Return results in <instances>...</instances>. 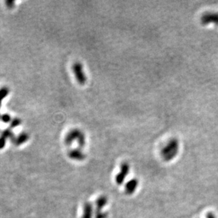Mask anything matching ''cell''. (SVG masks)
I'll return each mask as SVG.
<instances>
[{"label": "cell", "mask_w": 218, "mask_h": 218, "mask_svg": "<svg viewBox=\"0 0 218 218\" xmlns=\"http://www.w3.org/2000/svg\"><path fill=\"white\" fill-rule=\"evenodd\" d=\"M179 141L176 138L171 139L167 145L162 150L161 154L166 161H170L176 156L179 152Z\"/></svg>", "instance_id": "6da1fadb"}, {"label": "cell", "mask_w": 218, "mask_h": 218, "mask_svg": "<svg viewBox=\"0 0 218 218\" xmlns=\"http://www.w3.org/2000/svg\"><path fill=\"white\" fill-rule=\"evenodd\" d=\"M72 71L78 83L81 85H84L86 82V76L84 72L83 65L80 62H76L73 64Z\"/></svg>", "instance_id": "7a4b0ae2"}, {"label": "cell", "mask_w": 218, "mask_h": 218, "mask_svg": "<svg viewBox=\"0 0 218 218\" xmlns=\"http://www.w3.org/2000/svg\"><path fill=\"white\" fill-rule=\"evenodd\" d=\"M201 23L203 25L212 23L218 24V13L208 12L204 13L201 17Z\"/></svg>", "instance_id": "3957f363"}, {"label": "cell", "mask_w": 218, "mask_h": 218, "mask_svg": "<svg viewBox=\"0 0 218 218\" xmlns=\"http://www.w3.org/2000/svg\"><path fill=\"white\" fill-rule=\"evenodd\" d=\"M81 133H82V131L79 129H74L71 130L70 131L67 133L66 137L65 138V143H66L67 145H70V144H72L75 140H78V138L80 137Z\"/></svg>", "instance_id": "277c9868"}, {"label": "cell", "mask_w": 218, "mask_h": 218, "mask_svg": "<svg viewBox=\"0 0 218 218\" xmlns=\"http://www.w3.org/2000/svg\"><path fill=\"white\" fill-rule=\"evenodd\" d=\"M107 203V199L104 196H101L99 198H98L96 201V207L97 212L96 214V218H106L107 217V213H103L101 212V210Z\"/></svg>", "instance_id": "5b68a950"}, {"label": "cell", "mask_w": 218, "mask_h": 218, "mask_svg": "<svg viewBox=\"0 0 218 218\" xmlns=\"http://www.w3.org/2000/svg\"><path fill=\"white\" fill-rule=\"evenodd\" d=\"M130 167L129 165L126 162L122 163L121 165V172H120L118 176H116V182L118 184H121L123 182L124 179L125 178V176H127V174L129 172Z\"/></svg>", "instance_id": "8992f818"}, {"label": "cell", "mask_w": 218, "mask_h": 218, "mask_svg": "<svg viewBox=\"0 0 218 218\" xmlns=\"http://www.w3.org/2000/svg\"><path fill=\"white\" fill-rule=\"evenodd\" d=\"M68 156H69L71 159L75 160H83L85 158V155H84L82 152L80 151V150L75 149L72 150L69 152L68 153Z\"/></svg>", "instance_id": "52a82bcc"}, {"label": "cell", "mask_w": 218, "mask_h": 218, "mask_svg": "<svg viewBox=\"0 0 218 218\" xmlns=\"http://www.w3.org/2000/svg\"><path fill=\"white\" fill-rule=\"evenodd\" d=\"M29 139V135L26 133H21L18 135L17 137L14 138L13 141V143L16 146H20L21 144L26 143Z\"/></svg>", "instance_id": "ba28073f"}, {"label": "cell", "mask_w": 218, "mask_h": 218, "mask_svg": "<svg viewBox=\"0 0 218 218\" xmlns=\"http://www.w3.org/2000/svg\"><path fill=\"white\" fill-rule=\"evenodd\" d=\"M138 184V181L136 180V179H132V180H130L128 183L126 184V186H125V192L127 194H131L137 188V186Z\"/></svg>", "instance_id": "9c48e42d"}, {"label": "cell", "mask_w": 218, "mask_h": 218, "mask_svg": "<svg viewBox=\"0 0 218 218\" xmlns=\"http://www.w3.org/2000/svg\"><path fill=\"white\" fill-rule=\"evenodd\" d=\"M92 217V207L89 203H86L84 206V215L82 218H91Z\"/></svg>", "instance_id": "30bf717a"}, {"label": "cell", "mask_w": 218, "mask_h": 218, "mask_svg": "<svg viewBox=\"0 0 218 218\" xmlns=\"http://www.w3.org/2000/svg\"><path fill=\"white\" fill-rule=\"evenodd\" d=\"M9 93V90L7 87H2L0 88V107L2 105V102L5 97H6Z\"/></svg>", "instance_id": "8fae6325"}, {"label": "cell", "mask_w": 218, "mask_h": 218, "mask_svg": "<svg viewBox=\"0 0 218 218\" xmlns=\"http://www.w3.org/2000/svg\"><path fill=\"white\" fill-rule=\"evenodd\" d=\"M2 136H4L6 138H10L12 141L14 140V138H16L14 136L13 133L12 131V130H10L9 129H6L3 131V132L2 133Z\"/></svg>", "instance_id": "7c38bea8"}, {"label": "cell", "mask_w": 218, "mask_h": 218, "mask_svg": "<svg viewBox=\"0 0 218 218\" xmlns=\"http://www.w3.org/2000/svg\"><path fill=\"white\" fill-rule=\"evenodd\" d=\"M77 142L79 144V146L80 147V148H82V147L85 145L86 143V138H85V135H84V133L82 132L81 133V135L80 136V137H79Z\"/></svg>", "instance_id": "4fadbf2b"}, {"label": "cell", "mask_w": 218, "mask_h": 218, "mask_svg": "<svg viewBox=\"0 0 218 218\" xmlns=\"http://www.w3.org/2000/svg\"><path fill=\"white\" fill-rule=\"evenodd\" d=\"M21 124V120L20 119L14 118V119H12V121H11L10 126L12 128H16V127L19 126Z\"/></svg>", "instance_id": "5bb4252c"}, {"label": "cell", "mask_w": 218, "mask_h": 218, "mask_svg": "<svg viewBox=\"0 0 218 218\" xmlns=\"http://www.w3.org/2000/svg\"><path fill=\"white\" fill-rule=\"evenodd\" d=\"M1 120L4 123H9L12 121V117L8 114H4L1 116Z\"/></svg>", "instance_id": "9a60e30c"}, {"label": "cell", "mask_w": 218, "mask_h": 218, "mask_svg": "<svg viewBox=\"0 0 218 218\" xmlns=\"http://www.w3.org/2000/svg\"><path fill=\"white\" fill-rule=\"evenodd\" d=\"M6 140L7 138L3 136H0V149L4 148V147L5 146V144H6Z\"/></svg>", "instance_id": "2e32d148"}, {"label": "cell", "mask_w": 218, "mask_h": 218, "mask_svg": "<svg viewBox=\"0 0 218 218\" xmlns=\"http://www.w3.org/2000/svg\"><path fill=\"white\" fill-rule=\"evenodd\" d=\"M14 4H15L14 1H11V0H9V1H6L7 7L8 8H9V9H12V8L14 7Z\"/></svg>", "instance_id": "e0dca14e"}, {"label": "cell", "mask_w": 218, "mask_h": 218, "mask_svg": "<svg viewBox=\"0 0 218 218\" xmlns=\"http://www.w3.org/2000/svg\"><path fill=\"white\" fill-rule=\"evenodd\" d=\"M0 119H1V116H0Z\"/></svg>", "instance_id": "ac0fdd59"}]
</instances>
